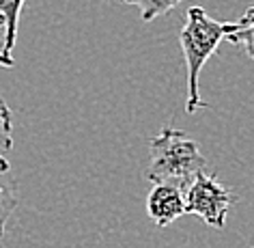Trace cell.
Returning a JSON list of instances; mask_svg holds the SVG:
<instances>
[{
    "label": "cell",
    "mask_w": 254,
    "mask_h": 248,
    "mask_svg": "<svg viewBox=\"0 0 254 248\" xmlns=\"http://www.w3.org/2000/svg\"><path fill=\"white\" fill-rule=\"evenodd\" d=\"M235 28H237V22H218L202 7L188 9L186 26L179 33V43L188 69V114L209 108L207 101H202L200 97V72L205 67V63L218 52L220 41L226 39V35L233 33Z\"/></svg>",
    "instance_id": "obj_1"
},
{
    "label": "cell",
    "mask_w": 254,
    "mask_h": 248,
    "mask_svg": "<svg viewBox=\"0 0 254 248\" xmlns=\"http://www.w3.org/2000/svg\"><path fill=\"white\" fill-rule=\"evenodd\" d=\"M123 4H134L140 9V17L142 22H153L155 17L170 13L177 4H181L183 0H117Z\"/></svg>",
    "instance_id": "obj_8"
},
{
    "label": "cell",
    "mask_w": 254,
    "mask_h": 248,
    "mask_svg": "<svg viewBox=\"0 0 254 248\" xmlns=\"http://www.w3.org/2000/svg\"><path fill=\"white\" fill-rule=\"evenodd\" d=\"M13 149V112L9 104L0 97V156Z\"/></svg>",
    "instance_id": "obj_9"
},
{
    "label": "cell",
    "mask_w": 254,
    "mask_h": 248,
    "mask_svg": "<svg viewBox=\"0 0 254 248\" xmlns=\"http://www.w3.org/2000/svg\"><path fill=\"white\" fill-rule=\"evenodd\" d=\"M0 67H4V69H11V67H15V59L11 54H4V52H0Z\"/></svg>",
    "instance_id": "obj_10"
},
{
    "label": "cell",
    "mask_w": 254,
    "mask_h": 248,
    "mask_svg": "<svg viewBox=\"0 0 254 248\" xmlns=\"http://www.w3.org/2000/svg\"><path fill=\"white\" fill-rule=\"evenodd\" d=\"M147 214L155 227H168L186 214V192L177 183H153L147 194Z\"/></svg>",
    "instance_id": "obj_4"
},
{
    "label": "cell",
    "mask_w": 254,
    "mask_h": 248,
    "mask_svg": "<svg viewBox=\"0 0 254 248\" xmlns=\"http://www.w3.org/2000/svg\"><path fill=\"white\" fill-rule=\"evenodd\" d=\"M226 41L244 46L248 59H254V4L244 11L241 20L237 22V28L226 35Z\"/></svg>",
    "instance_id": "obj_7"
},
{
    "label": "cell",
    "mask_w": 254,
    "mask_h": 248,
    "mask_svg": "<svg viewBox=\"0 0 254 248\" xmlns=\"http://www.w3.org/2000/svg\"><path fill=\"white\" fill-rule=\"evenodd\" d=\"M207 168V160L194 138L183 130L164 128L149 141L147 179L151 183H177L186 190L200 170Z\"/></svg>",
    "instance_id": "obj_2"
},
{
    "label": "cell",
    "mask_w": 254,
    "mask_h": 248,
    "mask_svg": "<svg viewBox=\"0 0 254 248\" xmlns=\"http://www.w3.org/2000/svg\"><path fill=\"white\" fill-rule=\"evenodd\" d=\"M24 2H26V0H0V22H2V26H4V37H2L0 52H4V54H11L15 48L17 24H20Z\"/></svg>",
    "instance_id": "obj_6"
},
{
    "label": "cell",
    "mask_w": 254,
    "mask_h": 248,
    "mask_svg": "<svg viewBox=\"0 0 254 248\" xmlns=\"http://www.w3.org/2000/svg\"><path fill=\"white\" fill-rule=\"evenodd\" d=\"M186 214H194L213 229L226 227V216L237 203V194L222 186L213 175L200 170L186 186Z\"/></svg>",
    "instance_id": "obj_3"
},
{
    "label": "cell",
    "mask_w": 254,
    "mask_h": 248,
    "mask_svg": "<svg viewBox=\"0 0 254 248\" xmlns=\"http://www.w3.org/2000/svg\"><path fill=\"white\" fill-rule=\"evenodd\" d=\"M17 179L11 173V164L7 156H0V240L7 231V222L17 207Z\"/></svg>",
    "instance_id": "obj_5"
},
{
    "label": "cell",
    "mask_w": 254,
    "mask_h": 248,
    "mask_svg": "<svg viewBox=\"0 0 254 248\" xmlns=\"http://www.w3.org/2000/svg\"><path fill=\"white\" fill-rule=\"evenodd\" d=\"M0 26H2V22H0Z\"/></svg>",
    "instance_id": "obj_11"
}]
</instances>
